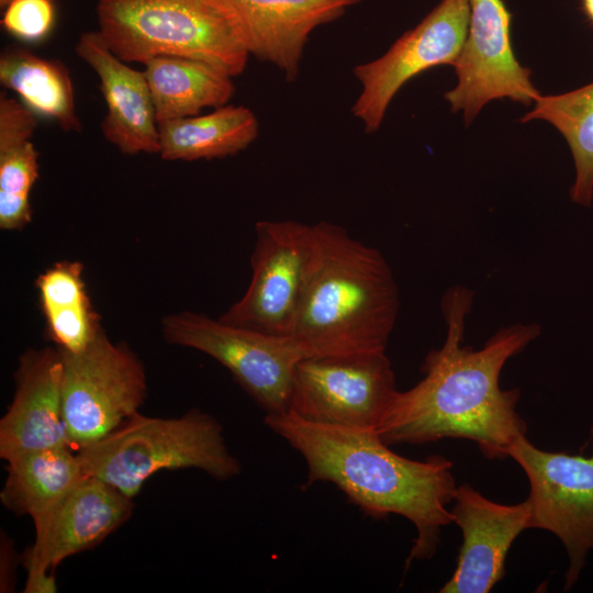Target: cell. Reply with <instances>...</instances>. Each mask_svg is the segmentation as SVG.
Returning <instances> with one entry per match:
<instances>
[{
  "label": "cell",
  "instance_id": "cell-1",
  "mask_svg": "<svg viewBox=\"0 0 593 593\" xmlns=\"http://www.w3.org/2000/svg\"><path fill=\"white\" fill-rule=\"evenodd\" d=\"M441 305L447 324L444 345L427 354L421 368L424 378L398 392L376 432L389 446L468 439L486 459H504L510 445L527 434V424L516 411L521 392L501 388V371L539 336L540 327L512 324L482 348L472 349L461 346L472 292L449 289Z\"/></svg>",
  "mask_w": 593,
  "mask_h": 593
},
{
  "label": "cell",
  "instance_id": "cell-2",
  "mask_svg": "<svg viewBox=\"0 0 593 593\" xmlns=\"http://www.w3.org/2000/svg\"><path fill=\"white\" fill-rule=\"evenodd\" d=\"M264 423L304 458L303 489L331 482L368 517L396 514L413 523L417 534L405 569L436 553L441 528L452 523L447 505L458 485L450 460L441 455L412 460L392 451L373 429L315 424L290 411L266 414Z\"/></svg>",
  "mask_w": 593,
  "mask_h": 593
},
{
  "label": "cell",
  "instance_id": "cell-3",
  "mask_svg": "<svg viewBox=\"0 0 593 593\" xmlns=\"http://www.w3.org/2000/svg\"><path fill=\"white\" fill-rule=\"evenodd\" d=\"M317 224L321 257L291 337L307 356L385 351L400 307L392 269L340 225Z\"/></svg>",
  "mask_w": 593,
  "mask_h": 593
},
{
  "label": "cell",
  "instance_id": "cell-4",
  "mask_svg": "<svg viewBox=\"0 0 593 593\" xmlns=\"http://www.w3.org/2000/svg\"><path fill=\"white\" fill-rule=\"evenodd\" d=\"M98 31L126 63L158 56L204 61L242 75L248 53L225 0H98Z\"/></svg>",
  "mask_w": 593,
  "mask_h": 593
},
{
  "label": "cell",
  "instance_id": "cell-5",
  "mask_svg": "<svg viewBox=\"0 0 593 593\" xmlns=\"http://www.w3.org/2000/svg\"><path fill=\"white\" fill-rule=\"evenodd\" d=\"M77 455L85 474L131 499L161 470L194 468L214 479L227 480L242 469L228 450L221 424L198 409L170 418L138 412Z\"/></svg>",
  "mask_w": 593,
  "mask_h": 593
},
{
  "label": "cell",
  "instance_id": "cell-6",
  "mask_svg": "<svg viewBox=\"0 0 593 593\" xmlns=\"http://www.w3.org/2000/svg\"><path fill=\"white\" fill-rule=\"evenodd\" d=\"M255 230L249 286L219 318L261 333L291 337L321 257L318 224L260 221Z\"/></svg>",
  "mask_w": 593,
  "mask_h": 593
},
{
  "label": "cell",
  "instance_id": "cell-7",
  "mask_svg": "<svg viewBox=\"0 0 593 593\" xmlns=\"http://www.w3.org/2000/svg\"><path fill=\"white\" fill-rule=\"evenodd\" d=\"M60 355L63 419L69 445L78 451L138 413L147 378L136 354L103 329L85 350Z\"/></svg>",
  "mask_w": 593,
  "mask_h": 593
},
{
  "label": "cell",
  "instance_id": "cell-8",
  "mask_svg": "<svg viewBox=\"0 0 593 593\" xmlns=\"http://www.w3.org/2000/svg\"><path fill=\"white\" fill-rule=\"evenodd\" d=\"M161 325L169 344L201 351L225 367L266 414L289 411L295 367L309 357L294 338L188 311L167 315Z\"/></svg>",
  "mask_w": 593,
  "mask_h": 593
},
{
  "label": "cell",
  "instance_id": "cell-9",
  "mask_svg": "<svg viewBox=\"0 0 593 593\" xmlns=\"http://www.w3.org/2000/svg\"><path fill=\"white\" fill-rule=\"evenodd\" d=\"M398 392L385 351L309 356L295 367L289 411L315 424L376 430Z\"/></svg>",
  "mask_w": 593,
  "mask_h": 593
},
{
  "label": "cell",
  "instance_id": "cell-10",
  "mask_svg": "<svg viewBox=\"0 0 593 593\" xmlns=\"http://www.w3.org/2000/svg\"><path fill=\"white\" fill-rule=\"evenodd\" d=\"M507 457L529 481L530 528L552 533L566 548L568 591L593 550V444L591 456L568 455L542 450L522 435L507 448Z\"/></svg>",
  "mask_w": 593,
  "mask_h": 593
},
{
  "label": "cell",
  "instance_id": "cell-11",
  "mask_svg": "<svg viewBox=\"0 0 593 593\" xmlns=\"http://www.w3.org/2000/svg\"><path fill=\"white\" fill-rule=\"evenodd\" d=\"M469 0H441L414 29L381 57L356 65L361 92L351 107L366 133L376 132L398 91L412 78L458 59L467 37Z\"/></svg>",
  "mask_w": 593,
  "mask_h": 593
},
{
  "label": "cell",
  "instance_id": "cell-12",
  "mask_svg": "<svg viewBox=\"0 0 593 593\" xmlns=\"http://www.w3.org/2000/svg\"><path fill=\"white\" fill-rule=\"evenodd\" d=\"M469 7L467 37L454 64L458 85L445 93L454 112L463 111L467 125L493 99L529 105L540 96L530 82V69L515 58L512 15L504 1L469 0Z\"/></svg>",
  "mask_w": 593,
  "mask_h": 593
},
{
  "label": "cell",
  "instance_id": "cell-13",
  "mask_svg": "<svg viewBox=\"0 0 593 593\" xmlns=\"http://www.w3.org/2000/svg\"><path fill=\"white\" fill-rule=\"evenodd\" d=\"M133 508V499L86 474L35 530L34 544L24 556V592H56L52 571L66 558L101 544L128 519Z\"/></svg>",
  "mask_w": 593,
  "mask_h": 593
},
{
  "label": "cell",
  "instance_id": "cell-14",
  "mask_svg": "<svg viewBox=\"0 0 593 593\" xmlns=\"http://www.w3.org/2000/svg\"><path fill=\"white\" fill-rule=\"evenodd\" d=\"M452 523L462 533L457 567L440 593H486L505 575L508 550L530 528L532 506L506 505L486 499L468 483L457 486Z\"/></svg>",
  "mask_w": 593,
  "mask_h": 593
},
{
  "label": "cell",
  "instance_id": "cell-15",
  "mask_svg": "<svg viewBox=\"0 0 593 593\" xmlns=\"http://www.w3.org/2000/svg\"><path fill=\"white\" fill-rule=\"evenodd\" d=\"M63 362L58 348L25 350L14 373L15 389L0 419V458L69 446L61 412Z\"/></svg>",
  "mask_w": 593,
  "mask_h": 593
},
{
  "label": "cell",
  "instance_id": "cell-16",
  "mask_svg": "<svg viewBox=\"0 0 593 593\" xmlns=\"http://www.w3.org/2000/svg\"><path fill=\"white\" fill-rule=\"evenodd\" d=\"M360 1L225 0L248 55L276 66L289 83L299 76L311 33L337 20Z\"/></svg>",
  "mask_w": 593,
  "mask_h": 593
},
{
  "label": "cell",
  "instance_id": "cell-17",
  "mask_svg": "<svg viewBox=\"0 0 593 593\" xmlns=\"http://www.w3.org/2000/svg\"><path fill=\"white\" fill-rule=\"evenodd\" d=\"M75 53L97 75L107 113L100 130L124 155L159 154V130L144 71L120 59L96 31L82 32Z\"/></svg>",
  "mask_w": 593,
  "mask_h": 593
},
{
  "label": "cell",
  "instance_id": "cell-18",
  "mask_svg": "<svg viewBox=\"0 0 593 593\" xmlns=\"http://www.w3.org/2000/svg\"><path fill=\"white\" fill-rule=\"evenodd\" d=\"M7 463L0 501L8 510L29 515L35 530L86 475L77 451L69 446L30 451Z\"/></svg>",
  "mask_w": 593,
  "mask_h": 593
},
{
  "label": "cell",
  "instance_id": "cell-19",
  "mask_svg": "<svg viewBox=\"0 0 593 593\" xmlns=\"http://www.w3.org/2000/svg\"><path fill=\"white\" fill-rule=\"evenodd\" d=\"M36 114L0 93V228L18 231L32 220L31 192L38 178V153L31 138Z\"/></svg>",
  "mask_w": 593,
  "mask_h": 593
},
{
  "label": "cell",
  "instance_id": "cell-20",
  "mask_svg": "<svg viewBox=\"0 0 593 593\" xmlns=\"http://www.w3.org/2000/svg\"><path fill=\"white\" fill-rule=\"evenodd\" d=\"M143 65L158 123L226 105L235 94L233 77L201 60L158 56Z\"/></svg>",
  "mask_w": 593,
  "mask_h": 593
},
{
  "label": "cell",
  "instance_id": "cell-21",
  "mask_svg": "<svg viewBox=\"0 0 593 593\" xmlns=\"http://www.w3.org/2000/svg\"><path fill=\"white\" fill-rule=\"evenodd\" d=\"M159 156L168 161H194L233 156L259 133L255 113L245 105L226 104L210 113L158 123Z\"/></svg>",
  "mask_w": 593,
  "mask_h": 593
},
{
  "label": "cell",
  "instance_id": "cell-22",
  "mask_svg": "<svg viewBox=\"0 0 593 593\" xmlns=\"http://www.w3.org/2000/svg\"><path fill=\"white\" fill-rule=\"evenodd\" d=\"M82 269L79 261H57L36 279L46 334L56 348L69 354L85 350L102 331Z\"/></svg>",
  "mask_w": 593,
  "mask_h": 593
},
{
  "label": "cell",
  "instance_id": "cell-23",
  "mask_svg": "<svg viewBox=\"0 0 593 593\" xmlns=\"http://www.w3.org/2000/svg\"><path fill=\"white\" fill-rule=\"evenodd\" d=\"M0 82L30 110L54 120L66 132H80L75 91L67 67L18 45L0 55Z\"/></svg>",
  "mask_w": 593,
  "mask_h": 593
},
{
  "label": "cell",
  "instance_id": "cell-24",
  "mask_svg": "<svg viewBox=\"0 0 593 593\" xmlns=\"http://www.w3.org/2000/svg\"><path fill=\"white\" fill-rule=\"evenodd\" d=\"M521 122H550L567 139L575 165L571 200L590 206L593 199V83L558 94L539 96Z\"/></svg>",
  "mask_w": 593,
  "mask_h": 593
},
{
  "label": "cell",
  "instance_id": "cell-25",
  "mask_svg": "<svg viewBox=\"0 0 593 593\" xmlns=\"http://www.w3.org/2000/svg\"><path fill=\"white\" fill-rule=\"evenodd\" d=\"M55 23L52 0H12L1 20L3 29L15 38L36 43L44 40Z\"/></svg>",
  "mask_w": 593,
  "mask_h": 593
},
{
  "label": "cell",
  "instance_id": "cell-26",
  "mask_svg": "<svg viewBox=\"0 0 593 593\" xmlns=\"http://www.w3.org/2000/svg\"><path fill=\"white\" fill-rule=\"evenodd\" d=\"M1 592H8L12 589V581L14 580V551L12 544L8 555V548L5 541L1 542Z\"/></svg>",
  "mask_w": 593,
  "mask_h": 593
},
{
  "label": "cell",
  "instance_id": "cell-27",
  "mask_svg": "<svg viewBox=\"0 0 593 593\" xmlns=\"http://www.w3.org/2000/svg\"><path fill=\"white\" fill-rule=\"evenodd\" d=\"M580 9L588 22L593 25V0H580Z\"/></svg>",
  "mask_w": 593,
  "mask_h": 593
},
{
  "label": "cell",
  "instance_id": "cell-28",
  "mask_svg": "<svg viewBox=\"0 0 593 593\" xmlns=\"http://www.w3.org/2000/svg\"><path fill=\"white\" fill-rule=\"evenodd\" d=\"M12 0H0V7L5 8Z\"/></svg>",
  "mask_w": 593,
  "mask_h": 593
}]
</instances>
